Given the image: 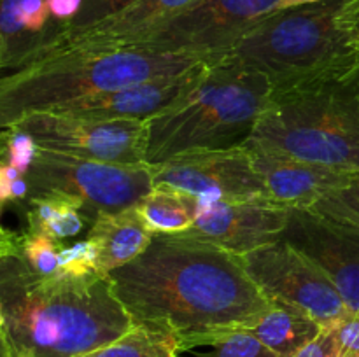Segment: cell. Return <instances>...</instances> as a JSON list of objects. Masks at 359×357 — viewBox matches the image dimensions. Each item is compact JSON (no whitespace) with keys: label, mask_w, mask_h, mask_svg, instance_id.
<instances>
[{"label":"cell","mask_w":359,"mask_h":357,"mask_svg":"<svg viewBox=\"0 0 359 357\" xmlns=\"http://www.w3.org/2000/svg\"><path fill=\"white\" fill-rule=\"evenodd\" d=\"M153 186H168L198 198H269L245 146L175 156L151 167ZM270 200V198H269Z\"/></svg>","instance_id":"11"},{"label":"cell","mask_w":359,"mask_h":357,"mask_svg":"<svg viewBox=\"0 0 359 357\" xmlns=\"http://www.w3.org/2000/svg\"><path fill=\"white\" fill-rule=\"evenodd\" d=\"M203 62L210 59L137 46L55 52L0 80V125L7 128L32 112L51 111L91 94L181 76Z\"/></svg>","instance_id":"3"},{"label":"cell","mask_w":359,"mask_h":357,"mask_svg":"<svg viewBox=\"0 0 359 357\" xmlns=\"http://www.w3.org/2000/svg\"><path fill=\"white\" fill-rule=\"evenodd\" d=\"M23 203L27 205V230L53 240L77 237L88 223L79 203L67 196H30Z\"/></svg>","instance_id":"21"},{"label":"cell","mask_w":359,"mask_h":357,"mask_svg":"<svg viewBox=\"0 0 359 357\" xmlns=\"http://www.w3.org/2000/svg\"><path fill=\"white\" fill-rule=\"evenodd\" d=\"M293 357H340L339 343H337L333 328L323 329L318 338L312 340L309 345H305Z\"/></svg>","instance_id":"30"},{"label":"cell","mask_w":359,"mask_h":357,"mask_svg":"<svg viewBox=\"0 0 359 357\" xmlns=\"http://www.w3.org/2000/svg\"><path fill=\"white\" fill-rule=\"evenodd\" d=\"M314 212L359 226V177L337 188L311 206Z\"/></svg>","instance_id":"25"},{"label":"cell","mask_w":359,"mask_h":357,"mask_svg":"<svg viewBox=\"0 0 359 357\" xmlns=\"http://www.w3.org/2000/svg\"><path fill=\"white\" fill-rule=\"evenodd\" d=\"M241 261L269 300L300 308L323 328H333L349 314L328 276L286 240L245 252Z\"/></svg>","instance_id":"10"},{"label":"cell","mask_w":359,"mask_h":357,"mask_svg":"<svg viewBox=\"0 0 359 357\" xmlns=\"http://www.w3.org/2000/svg\"><path fill=\"white\" fill-rule=\"evenodd\" d=\"M283 240L311 259L359 314V226L311 209H291Z\"/></svg>","instance_id":"12"},{"label":"cell","mask_w":359,"mask_h":357,"mask_svg":"<svg viewBox=\"0 0 359 357\" xmlns=\"http://www.w3.org/2000/svg\"><path fill=\"white\" fill-rule=\"evenodd\" d=\"M280 0H202L125 46L200 56L226 55L255 24L276 13Z\"/></svg>","instance_id":"8"},{"label":"cell","mask_w":359,"mask_h":357,"mask_svg":"<svg viewBox=\"0 0 359 357\" xmlns=\"http://www.w3.org/2000/svg\"><path fill=\"white\" fill-rule=\"evenodd\" d=\"M49 13L56 23L62 24V30L79 14L83 0H48ZM58 37V35H56Z\"/></svg>","instance_id":"31"},{"label":"cell","mask_w":359,"mask_h":357,"mask_svg":"<svg viewBox=\"0 0 359 357\" xmlns=\"http://www.w3.org/2000/svg\"><path fill=\"white\" fill-rule=\"evenodd\" d=\"M245 149L265 184L269 198L286 209H311L330 191L359 177L356 172L298 160L255 142L245 144Z\"/></svg>","instance_id":"15"},{"label":"cell","mask_w":359,"mask_h":357,"mask_svg":"<svg viewBox=\"0 0 359 357\" xmlns=\"http://www.w3.org/2000/svg\"><path fill=\"white\" fill-rule=\"evenodd\" d=\"M269 77L233 58L209 63L200 83L172 107L146 122V163L248 144L269 102Z\"/></svg>","instance_id":"4"},{"label":"cell","mask_w":359,"mask_h":357,"mask_svg":"<svg viewBox=\"0 0 359 357\" xmlns=\"http://www.w3.org/2000/svg\"><path fill=\"white\" fill-rule=\"evenodd\" d=\"M342 23L351 46L359 55V0H346L342 10Z\"/></svg>","instance_id":"32"},{"label":"cell","mask_w":359,"mask_h":357,"mask_svg":"<svg viewBox=\"0 0 359 357\" xmlns=\"http://www.w3.org/2000/svg\"><path fill=\"white\" fill-rule=\"evenodd\" d=\"M137 209L154 234H175L195 223L200 198L168 186H154Z\"/></svg>","instance_id":"20"},{"label":"cell","mask_w":359,"mask_h":357,"mask_svg":"<svg viewBox=\"0 0 359 357\" xmlns=\"http://www.w3.org/2000/svg\"><path fill=\"white\" fill-rule=\"evenodd\" d=\"M323 326L300 308L279 300H270L269 308L249 331L277 357H293L318 338Z\"/></svg>","instance_id":"19"},{"label":"cell","mask_w":359,"mask_h":357,"mask_svg":"<svg viewBox=\"0 0 359 357\" xmlns=\"http://www.w3.org/2000/svg\"><path fill=\"white\" fill-rule=\"evenodd\" d=\"M179 340L174 332L146 324H133L118 340L77 357H175Z\"/></svg>","instance_id":"22"},{"label":"cell","mask_w":359,"mask_h":357,"mask_svg":"<svg viewBox=\"0 0 359 357\" xmlns=\"http://www.w3.org/2000/svg\"><path fill=\"white\" fill-rule=\"evenodd\" d=\"M25 178L28 198L62 195L76 200L88 223L139 205L154 188L149 164L83 160L44 149L37 150Z\"/></svg>","instance_id":"7"},{"label":"cell","mask_w":359,"mask_h":357,"mask_svg":"<svg viewBox=\"0 0 359 357\" xmlns=\"http://www.w3.org/2000/svg\"><path fill=\"white\" fill-rule=\"evenodd\" d=\"M109 279L133 324L174 332L179 346L252 328L270 303L241 255L182 234H154Z\"/></svg>","instance_id":"1"},{"label":"cell","mask_w":359,"mask_h":357,"mask_svg":"<svg viewBox=\"0 0 359 357\" xmlns=\"http://www.w3.org/2000/svg\"><path fill=\"white\" fill-rule=\"evenodd\" d=\"M39 147L27 132L18 126L4 128V158L2 163L11 164L20 174L27 175Z\"/></svg>","instance_id":"27"},{"label":"cell","mask_w":359,"mask_h":357,"mask_svg":"<svg viewBox=\"0 0 359 357\" xmlns=\"http://www.w3.org/2000/svg\"><path fill=\"white\" fill-rule=\"evenodd\" d=\"M154 233L132 206L118 214H102L91 223L88 237L98 252V265L104 273L128 265L139 258L153 240Z\"/></svg>","instance_id":"18"},{"label":"cell","mask_w":359,"mask_h":357,"mask_svg":"<svg viewBox=\"0 0 359 357\" xmlns=\"http://www.w3.org/2000/svg\"><path fill=\"white\" fill-rule=\"evenodd\" d=\"M344 4L321 0L276 10L223 56L262 72L272 90L349 69L359 63V55L344 30Z\"/></svg>","instance_id":"6"},{"label":"cell","mask_w":359,"mask_h":357,"mask_svg":"<svg viewBox=\"0 0 359 357\" xmlns=\"http://www.w3.org/2000/svg\"><path fill=\"white\" fill-rule=\"evenodd\" d=\"M209 63H200L181 76L146 80L121 90L79 98L48 112H60L74 118L105 119V121H114V119L149 121L188 94L200 83L203 74L209 69Z\"/></svg>","instance_id":"14"},{"label":"cell","mask_w":359,"mask_h":357,"mask_svg":"<svg viewBox=\"0 0 359 357\" xmlns=\"http://www.w3.org/2000/svg\"><path fill=\"white\" fill-rule=\"evenodd\" d=\"M312 2H321V0H280L279 6H277V10L290 9V7L304 6V4H312Z\"/></svg>","instance_id":"33"},{"label":"cell","mask_w":359,"mask_h":357,"mask_svg":"<svg viewBox=\"0 0 359 357\" xmlns=\"http://www.w3.org/2000/svg\"><path fill=\"white\" fill-rule=\"evenodd\" d=\"M147 121L88 119L60 112H32L14 125L34 139L39 149L83 160L147 164Z\"/></svg>","instance_id":"9"},{"label":"cell","mask_w":359,"mask_h":357,"mask_svg":"<svg viewBox=\"0 0 359 357\" xmlns=\"http://www.w3.org/2000/svg\"><path fill=\"white\" fill-rule=\"evenodd\" d=\"M291 209L269 198L210 200L200 198L195 223L182 237L207 241L242 255L263 245L283 240Z\"/></svg>","instance_id":"13"},{"label":"cell","mask_w":359,"mask_h":357,"mask_svg":"<svg viewBox=\"0 0 359 357\" xmlns=\"http://www.w3.org/2000/svg\"><path fill=\"white\" fill-rule=\"evenodd\" d=\"M132 326L105 273L42 276L16 252H0L2 357H77Z\"/></svg>","instance_id":"2"},{"label":"cell","mask_w":359,"mask_h":357,"mask_svg":"<svg viewBox=\"0 0 359 357\" xmlns=\"http://www.w3.org/2000/svg\"><path fill=\"white\" fill-rule=\"evenodd\" d=\"M248 142L359 174V63L319 79L270 90Z\"/></svg>","instance_id":"5"},{"label":"cell","mask_w":359,"mask_h":357,"mask_svg":"<svg viewBox=\"0 0 359 357\" xmlns=\"http://www.w3.org/2000/svg\"><path fill=\"white\" fill-rule=\"evenodd\" d=\"M175 357H277L249 329L179 346Z\"/></svg>","instance_id":"24"},{"label":"cell","mask_w":359,"mask_h":357,"mask_svg":"<svg viewBox=\"0 0 359 357\" xmlns=\"http://www.w3.org/2000/svg\"><path fill=\"white\" fill-rule=\"evenodd\" d=\"M137 0H83V7H81L79 14L58 35L72 34V31H79L84 30V28L93 27V24L121 13L123 9H126V7H130Z\"/></svg>","instance_id":"28"},{"label":"cell","mask_w":359,"mask_h":357,"mask_svg":"<svg viewBox=\"0 0 359 357\" xmlns=\"http://www.w3.org/2000/svg\"><path fill=\"white\" fill-rule=\"evenodd\" d=\"M60 244L44 234L32 233L25 230L23 233L2 230V244L0 252H16L25 259L35 273L42 276L63 275L60 266Z\"/></svg>","instance_id":"23"},{"label":"cell","mask_w":359,"mask_h":357,"mask_svg":"<svg viewBox=\"0 0 359 357\" xmlns=\"http://www.w3.org/2000/svg\"><path fill=\"white\" fill-rule=\"evenodd\" d=\"M60 34L48 0H2L0 6V66L14 72L27 66Z\"/></svg>","instance_id":"17"},{"label":"cell","mask_w":359,"mask_h":357,"mask_svg":"<svg viewBox=\"0 0 359 357\" xmlns=\"http://www.w3.org/2000/svg\"><path fill=\"white\" fill-rule=\"evenodd\" d=\"M60 266H62L63 275L88 276L104 273L98 265L97 247L90 238L77 241L74 245L60 244Z\"/></svg>","instance_id":"26"},{"label":"cell","mask_w":359,"mask_h":357,"mask_svg":"<svg viewBox=\"0 0 359 357\" xmlns=\"http://www.w3.org/2000/svg\"><path fill=\"white\" fill-rule=\"evenodd\" d=\"M200 2L202 0H137L135 4L123 9L121 13L114 14V16L107 18V20L93 24V27L72 31V34L58 35L55 41L42 48L28 65L49 55H55V52L67 51V49H97L125 46Z\"/></svg>","instance_id":"16"},{"label":"cell","mask_w":359,"mask_h":357,"mask_svg":"<svg viewBox=\"0 0 359 357\" xmlns=\"http://www.w3.org/2000/svg\"><path fill=\"white\" fill-rule=\"evenodd\" d=\"M340 357H359V314H349L333 326Z\"/></svg>","instance_id":"29"}]
</instances>
